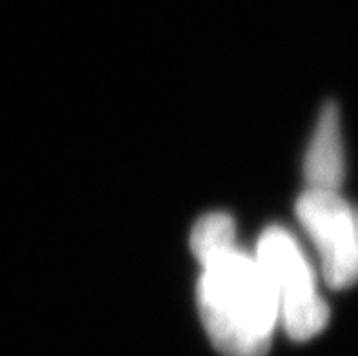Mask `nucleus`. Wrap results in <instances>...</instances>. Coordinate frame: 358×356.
<instances>
[{"label": "nucleus", "instance_id": "f257e3e1", "mask_svg": "<svg viewBox=\"0 0 358 356\" xmlns=\"http://www.w3.org/2000/svg\"><path fill=\"white\" fill-rule=\"evenodd\" d=\"M196 300L209 340L226 356H264L278 322V300L259 260L236 248L202 262Z\"/></svg>", "mask_w": 358, "mask_h": 356}, {"label": "nucleus", "instance_id": "f03ea898", "mask_svg": "<svg viewBox=\"0 0 358 356\" xmlns=\"http://www.w3.org/2000/svg\"><path fill=\"white\" fill-rule=\"evenodd\" d=\"M257 260L278 300V322L293 340L317 336L329 320V307L320 297L313 267L284 227H268L257 243Z\"/></svg>", "mask_w": 358, "mask_h": 356}, {"label": "nucleus", "instance_id": "7ed1b4c3", "mask_svg": "<svg viewBox=\"0 0 358 356\" xmlns=\"http://www.w3.org/2000/svg\"><path fill=\"white\" fill-rule=\"evenodd\" d=\"M296 217L320 257L326 284L333 289L358 282V208L338 191L309 190L296 202Z\"/></svg>", "mask_w": 358, "mask_h": 356}, {"label": "nucleus", "instance_id": "20e7f679", "mask_svg": "<svg viewBox=\"0 0 358 356\" xmlns=\"http://www.w3.org/2000/svg\"><path fill=\"white\" fill-rule=\"evenodd\" d=\"M304 175L309 190L338 191L345 176L344 142L341 115L335 104L324 106L318 117L313 138L309 142L304 162Z\"/></svg>", "mask_w": 358, "mask_h": 356}, {"label": "nucleus", "instance_id": "39448f33", "mask_svg": "<svg viewBox=\"0 0 358 356\" xmlns=\"http://www.w3.org/2000/svg\"><path fill=\"white\" fill-rule=\"evenodd\" d=\"M231 248H235V220L226 213L204 215L191 231V251L200 264Z\"/></svg>", "mask_w": 358, "mask_h": 356}]
</instances>
